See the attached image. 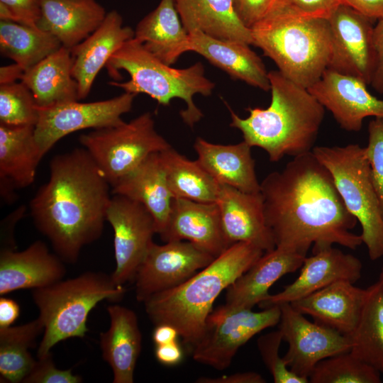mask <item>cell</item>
Returning a JSON list of instances; mask_svg holds the SVG:
<instances>
[{
    "mask_svg": "<svg viewBox=\"0 0 383 383\" xmlns=\"http://www.w3.org/2000/svg\"><path fill=\"white\" fill-rule=\"evenodd\" d=\"M264 214L278 248L307 254L338 244L355 250L358 222L348 210L330 171L312 151L294 157L260 182Z\"/></svg>",
    "mask_w": 383,
    "mask_h": 383,
    "instance_id": "cell-1",
    "label": "cell"
},
{
    "mask_svg": "<svg viewBox=\"0 0 383 383\" xmlns=\"http://www.w3.org/2000/svg\"><path fill=\"white\" fill-rule=\"evenodd\" d=\"M111 187L84 148L55 155L50 177L30 202L38 230L63 261L74 263L98 240L106 221Z\"/></svg>",
    "mask_w": 383,
    "mask_h": 383,
    "instance_id": "cell-2",
    "label": "cell"
},
{
    "mask_svg": "<svg viewBox=\"0 0 383 383\" xmlns=\"http://www.w3.org/2000/svg\"><path fill=\"white\" fill-rule=\"evenodd\" d=\"M272 94L266 109L248 108L242 118L228 106L230 126L239 130L251 147H258L275 162L286 155L312 151L325 116L324 106L309 91L279 71L268 72Z\"/></svg>",
    "mask_w": 383,
    "mask_h": 383,
    "instance_id": "cell-3",
    "label": "cell"
},
{
    "mask_svg": "<svg viewBox=\"0 0 383 383\" xmlns=\"http://www.w3.org/2000/svg\"><path fill=\"white\" fill-rule=\"evenodd\" d=\"M264 253L254 244L233 243L181 284L155 294L143 303L154 324L167 323L194 346L203 335L216 298Z\"/></svg>",
    "mask_w": 383,
    "mask_h": 383,
    "instance_id": "cell-4",
    "label": "cell"
},
{
    "mask_svg": "<svg viewBox=\"0 0 383 383\" xmlns=\"http://www.w3.org/2000/svg\"><path fill=\"white\" fill-rule=\"evenodd\" d=\"M250 30L252 45L295 84L309 89L328 69L332 54L328 18L293 16L271 8Z\"/></svg>",
    "mask_w": 383,
    "mask_h": 383,
    "instance_id": "cell-5",
    "label": "cell"
},
{
    "mask_svg": "<svg viewBox=\"0 0 383 383\" xmlns=\"http://www.w3.org/2000/svg\"><path fill=\"white\" fill-rule=\"evenodd\" d=\"M105 67L116 80L109 84L125 92L147 94L163 106H169L174 98L182 99L187 107L179 113L190 127L203 117L194 102V96H209L215 87L206 77L202 63L199 62L184 69L171 67L148 51L135 38L115 52Z\"/></svg>",
    "mask_w": 383,
    "mask_h": 383,
    "instance_id": "cell-6",
    "label": "cell"
},
{
    "mask_svg": "<svg viewBox=\"0 0 383 383\" xmlns=\"http://www.w3.org/2000/svg\"><path fill=\"white\" fill-rule=\"evenodd\" d=\"M126 292L123 285L115 284L111 275L96 272H85L33 289L32 298L44 327L37 357L50 353L59 342L84 338L89 331L87 323L91 311L104 300H121Z\"/></svg>",
    "mask_w": 383,
    "mask_h": 383,
    "instance_id": "cell-7",
    "label": "cell"
},
{
    "mask_svg": "<svg viewBox=\"0 0 383 383\" xmlns=\"http://www.w3.org/2000/svg\"><path fill=\"white\" fill-rule=\"evenodd\" d=\"M312 152L330 171L348 210L362 228L370 258L383 256V213L371 179L365 147L316 146Z\"/></svg>",
    "mask_w": 383,
    "mask_h": 383,
    "instance_id": "cell-8",
    "label": "cell"
},
{
    "mask_svg": "<svg viewBox=\"0 0 383 383\" xmlns=\"http://www.w3.org/2000/svg\"><path fill=\"white\" fill-rule=\"evenodd\" d=\"M111 187L150 155L171 148L155 128L150 112L129 122L94 129L79 138Z\"/></svg>",
    "mask_w": 383,
    "mask_h": 383,
    "instance_id": "cell-9",
    "label": "cell"
},
{
    "mask_svg": "<svg viewBox=\"0 0 383 383\" xmlns=\"http://www.w3.org/2000/svg\"><path fill=\"white\" fill-rule=\"evenodd\" d=\"M279 306L232 309L221 306L208 316L204 333L194 345L195 361L218 370L226 369L238 349L264 329L279 323Z\"/></svg>",
    "mask_w": 383,
    "mask_h": 383,
    "instance_id": "cell-10",
    "label": "cell"
},
{
    "mask_svg": "<svg viewBox=\"0 0 383 383\" xmlns=\"http://www.w3.org/2000/svg\"><path fill=\"white\" fill-rule=\"evenodd\" d=\"M136 94L125 92L111 99L93 102L78 100L38 107L35 137L45 155L60 140L80 130L99 129L123 121Z\"/></svg>",
    "mask_w": 383,
    "mask_h": 383,
    "instance_id": "cell-11",
    "label": "cell"
},
{
    "mask_svg": "<svg viewBox=\"0 0 383 383\" xmlns=\"http://www.w3.org/2000/svg\"><path fill=\"white\" fill-rule=\"evenodd\" d=\"M106 221L113 230L116 268L111 274L115 284L123 285L134 279L156 233L155 220L140 203L112 194Z\"/></svg>",
    "mask_w": 383,
    "mask_h": 383,
    "instance_id": "cell-12",
    "label": "cell"
},
{
    "mask_svg": "<svg viewBox=\"0 0 383 383\" xmlns=\"http://www.w3.org/2000/svg\"><path fill=\"white\" fill-rule=\"evenodd\" d=\"M279 331L288 350L283 357L286 364L296 375L309 379L316 365L329 357L350 352V338L338 331L309 321L290 303L279 306Z\"/></svg>",
    "mask_w": 383,
    "mask_h": 383,
    "instance_id": "cell-13",
    "label": "cell"
},
{
    "mask_svg": "<svg viewBox=\"0 0 383 383\" xmlns=\"http://www.w3.org/2000/svg\"><path fill=\"white\" fill-rule=\"evenodd\" d=\"M215 257L194 243L152 242L135 276V294L143 302L150 296L175 287L209 265Z\"/></svg>",
    "mask_w": 383,
    "mask_h": 383,
    "instance_id": "cell-14",
    "label": "cell"
},
{
    "mask_svg": "<svg viewBox=\"0 0 383 383\" xmlns=\"http://www.w3.org/2000/svg\"><path fill=\"white\" fill-rule=\"evenodd\" d=\"M328 20L332 36L328 69L370 84L375 63L373 19L341 3Z\"/></svg>",
    "mask_w": 383,
    "mask_h": 383,
    "instance_id": "cell-15",
    "label": "cell"
},
{
    "mask_svg": "<svg viewBox=\"0 0 383 383\" xmlns=\"http://www.w3.org/2000/svg\"><path fill=\"white\" fill-rule=\"evenodd\" d=\"M367 84L354 77L327 69L309 91L348 131H359L365 118H383V99L369 92Z\"/></svg>",
    "mask_w": 383,
    "mask_h": 383,
    "instance_id": "cell-16",
    "label": "cell"
},
{
    "mask_svg": "<svg viewBox=\"0 0 383 383\" xmlns=\"http://www.w3.org/2000/svg\"><path fill=\"white\" fill-rule=\"evenodd\" d=\"M362 268L357 257L333 245L313 250L311 256L305 257L292 283L277 294H269L257 305L264 309L292 303L340 280L354 284L361 277Z\"/></svg>",
    "mask_w": 383,
    "mask_h": 383,
    "instance_id": "cell-17",
    "label": "cell"
},
{
    "mask_svg": "<svg viewBox=\"0 0 383 383\" xmlns=\"http://www.w3.org/2000/svg\"><path fill=\"white\" fill-rule=\"evenodd\" d=\"M165 243L189 241L214 257L231 246L216 203L174 198L166 228L160 235Z\"/></svg>",
    "mask_w": 383,
    "mask_h": 383,
    "instance_id": "cell-18",
    "label": "cell"
},
{
    "mask_svg": "<svg viewBox=\"0 0 383 383\" xmlns=\"http://www.w3.org/2000/svg\"><path fill=\"white\" fill-rule=\"evenodd\" d=\"M217 204L223 229L230 243H250L264 252L275 248L273 235L264 214L263 199L258 193H247L219 184Z\"/></svg>",
    "mask_w": 383,
    "mask_h": 383,
    "instance_id": "cell-19",
    "label": "cell"
},
{
    "mask_svg": "<svg viewBox=\"0 0 383 383\" xmlns=\"http://www.w3.org/2000/svg\"><path fill=\"white\" fill-rule=\"evenodd\" d=\"M62 260L38 240L22 251L2 248L0 252V295L46 287L66 274Z\"/></svg>",
    "mask_w": 383,
    "mask_h": 383,
    "instance_id": "cell-20",
    "label": "cell"
},
{
    "mask_svg": "<svg viewBox=\"0 0 383 383\" xmlns=\"http://www.w3.org/2000/svg\"><path fill=\"white\" fill-rule=\"evenodd\" d=\"M134 34L131 27L123 26L121 14L112 10L91 35L70 49L72 74L78 84L79 100L89 95L98 73Z\"/></svg>",
    "mask_w": 383,
    "mask_h": 383,
    "instance_id": "cell-21",
    "label": "cell"
},
{
    "mask_svg": "<svg viewBox=\"0 0 383 383\" xmlns=\"http://www.w3.org/2000/svg\"><path fill=\"white\" fill-rule=\"evenodd\" d=\"M43 157L35 137V126L0 123V192L4 201L11 203L16 189L34 182Z\"/></svg>",
    "mask_w": 383,
    "mask_h": 383,
    "instance_id": "cell-22",
    "label": "cell"
},
{
    "mask_svg": "<svg viewBox=\"0 0 383 383\" xmlns=\"http://www.w3.org/2000/svg\"><path fill=\"white\" fill-rule=\"evenodd\" d=\"M306 254L275 247L267 251L228 288L225 307L252 308L270 294V288L282 276L301 268Z\"/></svg>",
    "mask_w": 383,
    "mask_h": 383,
    "instance_id": "cell-23",
    "label": "cell"
},
{
    "mask_svg": "<svg viewBox=\"0 0 383 383\" xmlns=\"http://www.w3.org/2000/svg\"><path fill=\"white\" fill-rule=\"evenodd\" d=\"M366 295L367 289L340 280L290 304L315 321L348 336L357 325Z\"/></svg>",
    "mask_w": 383,
    "mask_h": 383,
    "instance_id": "cell-24",
    "label": "cell"
},
{
    "mask_svg": "<svg viewBox=\"0 0 383 383\" xmlns=\"http://www.w3.org/2000/svg\"><path fill=\"white\" fill-rule=\"evenodd\" d=\"M111 194L142 204L152 216L156 233L165 231L174 199L167 180L160 152L150 155L111 187Z\"/></svg>",
    "mask_w": 383,
    "mask_h": 383,
    "instance_id": "cell-25",
    "label": "cell"
},
{
    "mask_svg": "<svg viewBox=\"0 0 383 383\" xmlns=\"http://www.w3.org/2000/svg\"><path fill=\"white\" fill-rule=\"evenodd\" d=\"M190 51L205 57L232 78L269 91L268 72L261 58L245 43L213 38L199 30L189 33Z\"/></svg>",
    "mask_w": 383,
    "mask_h": 383,
    "instance_id": "cell-26",
    "label": "cell"
},
{
    "mask_svg": "<svg viewBox=\"0 0 383 383\" xmlns=\"http://www.w3.org/2000/svg\"><path fill=\"white\" fill-rule=\"evenodd\" d=\"M107 312L110 326L99 335L103 359L112 369L113 383H133L142 343L137 316L118 304L108 306Z\"/></svg>",
    "mask_w": 383,
    "mask_h": 383,
    "instance_id": "cell-27",
    "label": "cell"
},
{
    "mask_svg": "<svg viewBox=\"0 0 383 383\" xmlns=\"http://www.w3.org/2000/svg\"><path fill=\"white\" fill-rule=\"evenodd\" d=\"M106 13L96 0H42L36 26L71 49L91 35Z\"/></svg>",
    "mask_w": 383,
    "mask_h": 383,
    "instance_id": "cell-28",
    "label": "cell"
},
{
    "mask_svg": "<svg viewBox=\"0 0 383 383\" xmlns=\"http://www.w3.org/2000/svg\"><path fill=\"white\" fill-rule=\"evenodd\" d=\"M251 148L244 140L233 145H222L199 137L194 144L196 160L216 182L244 192L258 193L260 183L257 178Z\"/></svg>",
    "mask_w": 383,
    "mask_h": 383,
    "instance_id": "cell-29",
    "label": "cell"
},
{
    "mask_svg": "<svg viewBox=\"0 0 383 383\" xmlns=\"http://www.w3.org/2000/svg\"><path fill=\"white\" fill-rule=\"evenodd\" d=\"M134 38L167 65L190 51V39L174 0H160L158 6L137 24Z\"/></svg>",
    "mask_w": 383,
    "mask_h": 383,
    "instance_id": "cell-30",
    "label": "cell"
},
{
    "mask_svg": "<svg viewBox=\"0 0 383 383\" xmlns=\"http://www.w3.org/2000/svg\"><path fill=\"white\" fill-rule=\"evenodd\" d=\"M70 49L62 46L32 67L21 79L30 90L38 107L79 100L78 84L72 74Z\"/></svg>",
    "mask_w": 383,
    "mask_h": 383,
    "instance_id": "cell-31",
    "label": "cell"
},
{
    "mask_svg": "<svg viewBox=\"0 0 383 383\" xmlns=\"http://www.w3.org/2000/svg\"><path fill=\"white\" fill-rule=\"evenodd\" d=\"M188 33L199 30L213 38L252 45L251 30L236 16L232 0H174Z\"/></svg>",
    "mask_w": 383,
    "mask_h": 383,
    "instance_id": "cell-32",
    "label": "cell"
},
{
    "mask_svg": "<svg viewBox=\"0 0 383 383\" xmlns=\"http://www.w3.org/2000/svg\"><path fill=\"white\" fill-rule=\"evenodd\" d=\"M348 337L350 352L383 374V285L379 280L367 289L359 321Z\"/></svg>",
    "mask_w": 383,
    "mask_h": 383,
    "instance_id": "cell-33",
    "label": "cell"
},
{
    "mask_svg": "<svg viewBox=\"0 0 383 383\" xmlns=\"http://www.w3.org/2000/svg\"><path fill=\"white\" fill-rule=\"evenodd\" d=\"M169 188L174 198L216 203L219 183L199 163L172 147L160 152Z\"/></svg>",
    "mask_w": 383,
    "mask_h": 383,
    "instance_id": "cell-34",
    "label": "cell"
},
{
    "mask_svg": "<svg viewBox=\"0 0 383 383\" xmlns=\"http://www.w3.org/2000/svg\"><path fill=\"white\" fill-rule=\"evenodd\" d=\"M52 34L37 26L0 21L1 54L26 70L62 47Z\"/></svg>",
    "mask_w": 383,
    "mask_h": 383,
    "instance_id": "cell-35",
    "label": "cell"
},
{
    "mask_svg": "<svg viewBox=\"0 0 383 383\" xmlns=\"http://www.w3.org/2000/svg\"><path fill=\"white\" fill-rule=\"evenodd\" d=\"M43 330L39 317L21 326L0 328L1 380L23 383L36 362L29 349Z\"/></svg>",
    "mask_w": 383,
    "mask_h": 383,
    "instance_id": "cell-36",
    "label": "cell"
},
{
    "mask_svg": "<svg viewBox=\"0 0 383 383\" xmlns=\"http://www.w3.org/2000/svg\"><path fill=\"white\" fill-rule=\"evenodd\" d=\"M381 374L350 352L320 361L309 377L311 383H379Z\"/></svg>",
    "mask_w": 383,
    "mask_h": 383,
    "instance_id": "cell-37",
    "label": "cell"
},
{
    "mask_svg": "<svg viewBox=\"0 0 383 383\" xmlns=\"http://www.w3.org/2000/svg\"><path fill=\"white\" fill-rule=\"evenodd\" d=\"M38 107L28 87L21 81L0 84V123L8 126H35Z\"/></svg>",
    "mask_w": 383,
    "mask_h": 383,
    "instance_id": "cell-38",
    "label": "cell"
},
{
    "mask_svg": "<svg viewBox=\"0 0 383 383\" xmlns=\"http://www.w3.org/2000/svg\"><path fill=\"white\" fill-rule=\"evenodd\" d=\"M283 337L279 330L260 336L257 348L261 357L272 374L275 383H307L309 379L299 377L289 368L279 356V348Z\"/></svg>",
    "mask_w": 383,
    "mask_h": 383,
    "instance_id": "cell-39",
    "label": "cell"
},
{
    "mask_svg": "<svg viewBox=\"0 0 383 383\" xmlns=\"http://www.w3.org/2000/svg\"><path fill=\"white\" fill-rule=\"evenodd\" d=\"M365 151L372 182L383 213V118H374L370 121Z\"/></svg>",
    "mask_w": 383,
    "mask_h": 383,
    "instance_id": "cell-40",
    "label": "cell"
},
{
    "mask_svg": "<svg viewBox=\"0 0 383 383\" xmlns=\"http://www.w3.org/2000/svg\"><path fill=\"white\" fill-rule=\"evenodd\" d=\"M341 3V0H274L271 8L293 16L328 18Z\"/></svg>",
    "mask_w": 383,
    "mask_h": 383,
    "instance_id": "cell-41",
    "label": "cell"
},
{
    "mask_svg": "<svg viewBox=\"0 0 383 383\" xmlns=\"http://www.w3.org/2000/svg\"><path fill=\"white\" fill-rule=\"evenodd\" d=\"M82 379L72 369H58L51 353L38 358L35 365L23 383H80Z\"/></svg>",
    "mask_w": 383,
    "mask_h": 383,
    "instance_id": "cell-42",
    "label": "cell"
},
{
    "mask_svg": "<svg viewBox=\"0 0 383 383\" xmlns=\"http://www.w3.org/2000/svg\"><path fill=\"white\" fill-rule=\"evenodd\" d=\"M42 0H0V21L36 26Z\"/></svg>",
    "mask_w": 383,
    "mask_h": 383,
    "instance_id": "cell-43",
    "label": "cell"
},
{
    "mask_svg": "<svg viewBox=\"0 0 383 383\" xmlns=\"http://www.w3.org/2000/svg\"><path fill=\"white\" fill-rule=\"evenodd\" d=\"M274 0H232L234 12L246 28L251 29L268 13Z\"/></svg>",
    "mask_w": 383,
    "mask_h": 383,
    "instance_id": "cell-44",
    "label": "cell"
},
{
    "mask_svg": "<svg viewBox=\"0 0 383 383\" xmlns=\"http://www.w3.org/2000/svg\"><path fill=\"white\" fill-rule=\"evenodd\" d=\"M377 20L373 30L375 63L370 84L376 91L383 94V16Z\"/></svg>",
    "mask_w": 383,
    "mask_h": 383,
    "instance_id": "cell-45",
    "label": "cell"
},
{
    "mask_svg": "<svg viewBox=\"0 0 383 383\" xmlns=\"http://www.w3.org/2000/svg\"><path fill=\"white\" fill-rule=\"evenodd\" d=\"M199 383H265L261 374L255 372H237L219 377H201L196 379Z\"/></svg>",
    "mask_w": 383,
    "mask_h": 383,
    "instance_id": "cell-46",
    "label": "cell"
},
{
    "mask_svg": "<svg viewBox=\"0 0 383 383\" xmlns=\"http://www.w3.org/2000/svg\"><path fill=\"white\" fill-rule=\"evenodd\" d=\"M155 346V357L162 365H175L183 358V351L177 341Z\"/></svg>",
    "mask_w": 383,
    "mask_h": 383,
    "instance_id": "cell-47",
    "label": "cell"
},
{
    "mask_svg": "<svg viewBox=\"0 0 383 383\" xmlns=\"http://www.w3.org/2000/svg\"><path fill=\"white\" fill-rule=\"evenodd\" d=\"M343 1L373 20L383 16V0H343Z\"/></svg>",
    "mask_w": 383,
    "mask_h": 383,
    "instance_id": "cell-48",
    "label": "cell"
},
{
    "mask_svg": "<svg viewBox=\"0 0 383 383\" xmlns=\"http://www.w3.org/2000/svg\"><path fill=\"white\" fill-rule=\"evenodd\" d=\"M20 314V306L13 299L1 296L0 298V328L11 326Z\"/></svg>",
    "mask_w": 383,
    "mask_h": 383,
    "instance_id": "cell-49",
    "label": "cell"
},
{
    "mask_svg": "<svg viewBox=\"0 0 383 383\" xmlns=\"http://www.w3.org/2000/svg\"><path fill=\"white\" fill-rule=\"evenodd\" d=\"M179 335L173 326L167 323L157 324L152 333V340L155 345H164L177 341Z\"/></svg>",
    "mask_w": 383,
    "mask_h": 383,
    "instance_id": "cell-50",
    "label": "cell"
},
{
    "mask_svg": "<svg viewBox=\"0 0 383 383\" xmlns=\"http://www.w3.org/2000/svg\"><path fill=\"white\" fill-rule=\"evenodd\" d=\"M24 71L21 66L16 63L1 66L0 68V84L21 81Z\"/></svg>",
    "mask_w": 383,
    "mask_h": 383,
    "instance_id": "cell-51",
    "label": "cell"
},
{
    "mask_svg": "<svg viewBox=\"0 0 383 383\" xmlns=\"http://www.w3.org/2000/svg\"><path fill=\"white\" fill-rule=\"evenodd\" d=\"M379 281V282L382 283V284L383 285V266H382V270H381V272H380Z\"/></svg>",
    "mask_w": 383,
    "mask_h": 383,
    "instance_id": "cell-52",
    "label": "cell"
},
{
    "mask_svg": "<svg viewBox=\"0 0 383 383\" xmlns=\"http://www.w3.org/2000/svg\"><path fill=\"white\" fill-rule=\"evenodd\" d=\"M341 1H342V2L343 3V0H341ZM343 4H344V3H343Z\"/></svg>",
    "mask_w": 383,
    "mask_h": 383,
    "instance_id": "cell-53",
    "label": "cell"
}]
</instances>
